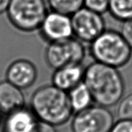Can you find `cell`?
Wrapping results in <instances>:
<instances>
[{
  "label": "cell",
  "instance_id": "ac0fdd59",
  "mask_svg": "<svg viewBox=\"0 0 132 132\" xmlns=\"http://www.w3.org/2000/svg\"><path fill=\"white\" fill-rule=\"evenodd\" d=\"M119 32L132 48V19L121 22Z\"/></svg>",
  "mask_w": 132,
  "mask_h": 132
},
{
  "label": "cell",
  "instance_id": "9a60e30c",
  "mask_svg": "<svg viewBox=\"0 0 132 132\" xmlns=\"http://www.w3.org/2000/svg\"><path fill=\"white\" fill-rule=\"evenodd\" d=\"M50 9L71 16L84 6V0H46Z\"/></svg>",
  "mask_w": 132,
  "mask_h": 132
},
{
  "label": "cell",
  "instance_id": "2e32d148",
  "mask_svg": "<svg viewBox=\"0 0 132 132\" xmlns=\"http://www.w3.org/2000/svg\"><path fill=\"white\" fill-rule=\"evenodd\" d=\"M117 116L121 120H132V93L119 101Z\"/></svg>",
  "mask_w": 132,
  "mask_h": 132
},
{
  "label": "cell",
  "instance_id": "7c38bea8",
  "mask_svg": "<svg viewBox=\"0 0 132 132\" xmlns=\"http://www.w3.org/2000/svg\"><path fill=\"white\" fill-rule=\"evenodd\" d=\"M25 98L22 89L8 80L0 82V111L7 114L24 106Z\"/></svg>",
  "mask_w": 132,
  "mask_h": 132
},
{
  "label": "cell",
  "instance_id": "3957f363",
  "mask_svg": "<svg viewBox=\"0 0 132 132\" xmlns=\"http://www.w3.org/2000/svg\"><path fill=\"white\" fill-rule=\"evenodd\" d=\"M89 52L95 62L119 69L132 57V48L120 32L106 29L89 43Z\"/></svg>",
  "mask_w": 132,
  "mask_h": 132
},
{
  "label": "cell",
  "instance_id": "44dd1931",
  "mask_svg": "<svg viewBox=\"0 0 132 132\" xmlns=\"http://www.w3.org/2000/svg\"><path fill=\"white\" fill-rule=\"evenodd\" d=\"M10 0H0V14L6 12Z\"/></svg>",
  "mask_w": 132,
  "mask_h": 132
},
{
  "label": "cell",
  "instance_id": "d6986e66",
  "mask_svg": "<svg viewBox=\"0 0 132 132\" xmlns=\"http://www.w3.org/2000/svg\"><path fill=\"white\" fill-rule=\"evenodd\" d=\"M109 132H132V120L119 119Z\"/></svg>",
  "mask_w": 132,
  "mask_h": 132
},
{
  "label": "cell",
  "instance_id": "7402d4cb",
  "mask_svg": "<svg viewBox=\"0 0 132 132\" xmlns=\"http://www.w3.org/2000/svg\"><path fill=\"white\" fill-rule=\"evenodd\" d=\"M2 112L0 111V121L2 120Z\"/></svg>",
  "mask_w": 132,
  "mask_h": 132
},
{
  "label": "cell",
  "instance_id": "8fae6325",
  "mask_svg": "<svg viewBox=\"0 0 132 132\" xmlns=\"http://www.w3.org/2000/svg\"><path fill=\"white\" fill-rule=\"evenodd\" d=\"M85 68L82 64H74L54 70L52 75V84L68 92L83 82Z\"/></svg>",
  "mask_w": 132,
  "mask_h": 132
},
{
  "label": "cell",
  "instance_id": "4fadbf2b",
  "mask_svg": "<svg viewBox=\"0 0 132 132\" xmlns=\"http://www.w3.org/2000/svg\"><path fill=\"white\" fill-rule=\"evenodd\" d=\"M68 95L73 112L75 113L87 109L94 102L91 92L83 82L68 91Z\"/></svg>",
  "mask_w": 132,
  "mask_h": 132
},
{
  "label": "cell",
  "instance_id": "ba28073f",
  "mask_svg": "<svg viewBox=\"0 0 132 132\" xmlns=\"http://www.w3.org/2000/svg\"><path fill=\"white\" fill-rule=\"evenodd\" d=\"M39 30L42 37L48 43L73 36L70 16L53 10L47 14Z\"/></svg>",
  "mask_w": 132,
  "mask_h": 132
},
{
  "label": "cell",
  "instance_id": "9c48e42d",
  "mask_svg": "<svg viewBox=\"0 0 132 132\" xmlns=\"http://www.w3.org/2000/svg\"><path fill=\"white\" fill-rule=\"evenodd\" d=\"M38 76L36 67L30 60L19 59L14 61L6 70V80L21 89L29 88L34 84Z\"/></svg>",
  "mask_w": 132,
  "mask_h": 132
},
{
  "label": "cell",
  "instance_id": "e0dca14e",
  "mask_svg": "<svg viewBox=\"0 0 132 132\" xmlns=\"http://www.w3.org/2000/svg\"><path fill=\"white\" fill-rule=\"evenodd\" d=\"M109 0H84V6L103 14L108 12Z\"/></svg>",
  "mask_w": 132,
  "mask_h": 132
},
{
  "label": "cell",
  "instance_id": "52a82bcc",
  "mask_svg": "<svg viewBox=\"0 0 132 132\" xmlns=\"http://www.w3.org/2000/svg\"><path fill=\"white\" fill-rule=\"evenodd\" d=\"M73 36L83 43H90L106 30L102 14L82 7L71 16Z\"/></svg>",
  "mask_w": 132,
  "mask_h": 132
},
{
  "label": "cell",
  "instance_id": "6da1fadb",
  "mask_svg": "<svg viewBox=\"0 0 132 132\" xmlns=\"http://www.w3.org/2000/svg\"><path fill=\"white\" fill-rule=\"evenodd\" d=\"M83 82L94 102L106 108L119 103L125 92L124 80L119 69L95 61L85 68Z\"/></svg>",
  "mask_w": 132,
  "mask_h": 132
},
{
  "label": "cell",
  "instance_id": "8992f818",
  "mask_svg": "<svg viewBox=\"0 0 132 132\" xmlns=\"http://www.w3.org/2000/svg\"><path fill=\"white\" fill-rule=\"evenodd\" d=\"M114 123L108 108L97 104L75 113L71 127L72 132H109Z\"/></svg>",
  "mask_w": 132,
  "mask_h": 132
},
{
  "label": "cell",
  "instance_id": "5bb4252c",
  "mask_svg": "<svg viewBox=\"0 0 132 132\" xmlns=\"http://www.w3.org/2000/svg\"><path fill=\"white\" fill-rule=\"evenodd\" d=\"M108 12L116 20L123 22L132 19V0H109Z\"/></svg>",
  "mask_w": 132,
  "mask_h": 132
},
{
  "label": "cell",
  "instance_id": "ffe728a7",
  "mask_svg": "<svg viewBox=\"0 0 132 132\" xmlns=\"http://www.w3.org/2000/svg\"><path fill=\"white\" fill-rule=\"evenodd\" d=\"M36 132H57V131L55 126L40 121Z\"/></svg>",
  "mask_w": 132,
  "mask_h": 132
},
{
  "label": "cell",
  "instance_id": "5b68a950",
  "mask_svg": "<svg viewBox=\"0 0 132 132\" xmlns=\"http://www.w3.org/2000/svg\"><path fill=\"white\" fill-rule=\"evenodd\" d=\"M47 65L53 70L74 64H82L86 55L82 42L72 36L65 40L50 42L45 51Z\"/></svg>",
  "mask_w": 132,
  "mask_h": 132
},
{
  "label": "cell",
  "instance_id": "277c9868",
  "mask_svg": "<svg viewBox=\"0 0 132 132\" xmlns=\"http://www.w3.org/2000/svg\"><path fill=\"white\" fill-rule=\"evenodd\" d=\"M6 14L13 26L23 32L40 29L48 13L46 0H10Z\"/></svg>",
  "mask_w": 132,
  "mask_h": 132
},
{
  "label": "cell",
  "instance_id": "7a4b0ae2",
  "mask_svg": "<svg viewBox=\"0 0 132 132\" xmlns=\"http://www.w3.org/2000/svg\"><path fill=\"white\" fill-rule=\"evenodd\" d=\"M31 109L39 120L55 126L67 123L74 113L68 92L53 84L41 87L33 94Z\"/></svg>",
  "mask_w": 132,
  "mask_h": 132
},
{
  "label": "cell",
  "instance_id": "30bf717a",
  "mask_svg": "<svg viewBox=\"0 0 132 132\" xmlns=\"http://www.w3.org/2000/svg\"><path fill=\"white\" fill-rule=\"evenodd\" d=\"M39 121L31 108L23 106L6 114L2 132H36Z\"/></svg>",
  "mask_w": 132,
  "mask_h": 132
}]
</instances>
